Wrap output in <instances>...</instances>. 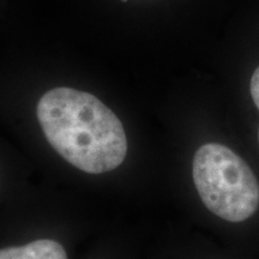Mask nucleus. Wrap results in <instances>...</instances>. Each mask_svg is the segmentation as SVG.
Here are the masks:
<instances>
[{
    "label": "nucleus",
    "instance_id": "39448f33",
    "mask_svg": "<svg viewBox=\"0 0 259 259\" xmlns=\"http://www.w3.org/2000/svg\"><path fill=\"white\" fill-rule=\"evenodd\" d=\"M122 2H124V3H126V0H122Z\"/></svg>",
    "mask_w": 259,
    "mask_h": 259
},
{
    "label": "nucleus",
    "instance_id": "f257e3e1",
    "mask_svg": "<svg viewBox=\"0 0 259 259\" xmlns=\"http://www.w3.org/2000/svg\"><path fill=\"white\" fill-rule=\"evenodd\" d=\"M36 114L48 143L78 169L102 174L124 162L127 154L124 126L92 94L54 88L41 97Z\"/></svg>",
    "mask_w": 259,
    "mask_h": 259
},
{
    "label": "nucleus",
    "instance_id": "7ed1b4c3",
    "mask_svg": "<svg viewBox=\"0 0 259 259\" xmlns=\"http://www.w3.org/2000/svg\"><path fill=\"white\" fill-rule=\"evenodd\" d=\"M0 259H67V254L58 241L41 239L24 246L2 248Z\"/></svg>",
    "mask_w": 259,
    "mask_h": 259
},
{
    "label": "nucleus",
    "instance_id": "f03ea898",
    "mask_svg": "<svg viewBox=\"0 0 259 259\" xmlns=\"http://www.w3.org/2000/svg\"><path fill=\"white\" fill-rule=\"evenodd\" d=\"M194 186L212 213L229 222H242L259 208V183L246 162L232 149L208 143L192 162Z\"/></svg>",
    "mask_w": 259,
    "mask_h": 259
},
{
    "label": "nucleus",
    "instance_id": "20e7f679",
    "mask_svg": "<svg viewBox=\"0 0 259 259\" xmlns=\"http://www.w3.org/2000/svg\"><path fill=\"white\" fill-rule=\"evenodd\" d=\"M250 92H251L252 100H253L254 105L259 111V66L254 70V72L251 77ZM258 143H259V127H258Z\"/></svg>",
    "mask_w": 259,
    "mask_h": 259
}]
</instances>
